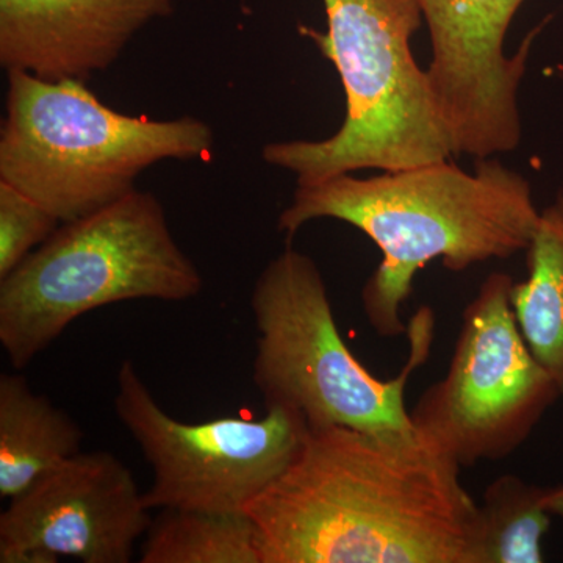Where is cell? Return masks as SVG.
<instances>
[{
  "mask_svg": "<svg viewBox=\"0 0 563 563\" xmlns=\"http://www.w3.org/2000/svg\"><path fill=\"white\" fill-rule=\"evenodd\" d=\"M417 429H309L246 507L262 563H468L477 503Z\"/></svg>",
  "mask_w": 563,
  "mask_h": 563,
  "instance_id": "6da1fadb",
  "label": "cell"
},
{
  "mask_svg": "<svg viewBox=\"0 0 563 563\" xmlns=\"http://www.w3.org/2000/svg\"><path fill=\"white\" fill-rule=\"evenodd\" d=\"M336 220L365 233L383 261L362 288L366 321L377 335H406L404 302L415 274L429 262L462 273L506 261L531 244L540 220L529 181L496 158H477L474 173L448 161L296 184L277 229L292 239L303 225Z\"/></svg>",
  "mask_w": 563,
  "mask_h": 563,
  "instance_id": "7a4b0ae2",
  "label": "cell"
},
{
  "mask_svg": "<svg viewBox=\"0 0 563 563\" xmlns=\"http://www.w3.org/2000/svg\"><path fill=\"white\" fill-rule=\"evenodd\" d=\"M213 144V131L199 118L131 117L99 101L85 81L7 70L0 180L62 224L120 201L151 166L202 161Z\"/></svg>",
  "mask_w": 563,
  "mask_h": 563,
  "instance_id": "3957f363",
  "label": "cell"
},
{
  "mask_svg": "<svg viewBox=\"0 0 563 563\" xmlns=\"http://www.w3.org/2000/svg\"><path fill=\"white\" fill-rule=\"evenodd\" d=\"M328 33L318 46L339 73L346 96L342 128L324 140L273 141L263 161L312 184L362 172L450 161L428 73L415 62L422 14L413 0H322Z\"/></svg>",
  "mask_w": 563,
  "mask_h": 563,
  "instance_id": "277c9868",
  "label": "cell"
},
{
  "mask_svg": "<svg viewBox=\"0 0 563 563\" xmlns=\"http://www.w3.org/2000/svg\"><path fill=\"white\" fill-rule=\"evenodd\" d=\"M202 287L161 199L133 190L88 217L63 222L0 279V344L11 365L22 369L92 310L136 299L184 302Z\"/></svg>",
  "mask_w": 563,
  "mask_h": 563,
  "instance_id": "5b68a950",
  "label": "cell"
},
{
  "mask_svg": "<svg viewBox=\"0 0 563 563\" xmlns=\"http://www.w3.org/2000/svg\"><path fill=\"white\" fill-rule=\"evenodd\" d=\"M257 344L252 380L266 409H285L309 429L358 431L413 428L406 388L431 355L435 312L422 306L406 335L409 358L398 376L379 379L344 342L321 269L310 255L288 246L274 257L251 296Z\"/></svg>",
  "mask_w": 563,
  "mask_h": 563,
  "instance_id": "8992f818",
  "label": "cell"
},
{
  "mask_svg": "<svg viewBox=\"0 0 563 563\" xmlns=\"http://www.w3.org/2000/svg\"><path fill=\"white\" fill-rule=\"evenodd\" d=\"M514 279L492 273L462 314L443 379L410 410L413 428L462 468L512 455L561 398L515 318Z\"/></svg>",
  "mask_w": 563,
  "mask_h": 563,
  "instance_id": "52a82bcc",
  "label": "cell"
},
{
  "mask_svg": "<svg viewBox=\"0 0 563 563\" xmlns=\"http://www.w3.org/2000/svg\"><path fill=\"white\" fill-rule=\"evenodd\" d=\"M114 412L150 463V509L243 514L301 450L309 426L298 413L266 409L261 420H176L141 379L135 363L118 369Z\"/></svg>",
  "mask_w": 563,
  "mask_h": 563,
  "instance_id": "ba28073f",
  "label": "cell"
},
{
  "mask_svg": "<svg viewBox=\"0 0 563 563\" xmlns=\"http://www.w3.org/2000/svg\"><path fill=\"white\" fill-rule=\"evenodd\" d=\"M428 25V79L454 155L495 157L521 141L518 88L536 32L509 57L504 41L526 0H413Z\"/></svg>",
  "mask_w": 563,
  "mask_h": 563,
  "instance_id": "9c48e42d",
  "label": "cell"
},
{
  "mask_svg": "<svg viewBox=\"0 0 563 563\" xmlns=\"http://www.w3.org/2000/svg\"><path fill=\"white\" fill-rule=\"evenodd\" d=\"M150 510L121 459L80 451L10 499L0 515V562H132Z\"/></svg>",
  "mask_w": 563,
  "mask_h": 563,
  "instance_id": "30bf717a",
  "label": "cell"
},
{
  "mask_svg": "<svg viewBox=\"0 0 563 563\" xmlns=\"http://www.w3.org/2000/svg\"><path fill=\"white\" fill-rule=\"evenodd\" d=\"M176 0H0V65L46 80L90 79L111 68Z\"/></svg>",
  "mask_w": 563,
  "mask_h": 563,
  "instance_id": "8fae6325",
  "label": "cell"
},
{
  "mask_svg": "<svg viewBox=\"0 0 563 563\" xmlns=\"http://www.w3.org/2000/svg\"><path fill=\"white\" fill-rule=\"evenodd\" d=\"M84 432L21 374L0 376V498L13 499L80 453Z\"/></svg>",
  "mask_w": 563,
  "mask_h": 563,
  "instance_id": "7c38bea8",
  "label": "cell"
},
{
  "mask_svg": "<svg viewBox=\"0 0 563 563\" xmlns=\"http://www.w3.org/2000/svg\"><path fill=\"white\" fill-rule=\"evenodd\" d=\"M526 252L528 277L510 291L515 318L563 398V195L540 211Z\"/></svg>",
  "mask_w": 563,
  "mask_h": 563,
  "instance_id": "4fadbf2b",
  "label": "cell"
},
{
  "mask_svg": "<svg viewBox=\"0 0 563 563\" xmlns=\"http://www.w3.org/2000/svg\"><path fill=\"white\" fill-rule=\"evenodd\" d=\"M544 495L547 488L515 474L496 477L477 504L468 563L543 562V537L553 518Z\"/></svg>",
  "mask_w": 563,
  "mask_h": 563,
  "instance_id": "5bb4252c",
  "label": "cell"
},
{
  "mask_svg": "<svg viewBox=\"0 0 563 563\" xmlns=\"http://www.w3.org/2000/svg\"><path fill=\"white\" fill-rule=\"evenodd\" d=\"M141 563H262L257 526L246 514L163 510L140 547Z\"/></svg>",
  "mask_w": 563,
  "mask_h": 563,
  "instance_id": "9a60e30c",
  "label": "cell"
},
{
  "mask_svg": "<svg viewBox=\"0 0 563 563\" xmlns=\"http://www.w3.org/2000/svg\"><path fill=\"white\" fill-rule=\"evenodd\" d=\"M60 224L31 196L0 180V279L46 243Z\"/></svg>",
  "mask_w": 563,
  "mask_h": 563,
  "instance_id": "2e32d148",
  "label": "cell"
},
{
  "mask_svg": "<svg viewBox=\"0 0 563 563\" xmlns=\"http://www.w3.org/2000/svg\"><path fill=\"white\" fill-rule=\"evenodd\" d=\"M543 501L548 512L563 520V487L547 488Z\"/></svg>",
  "mask_w": 563,
  "mask_h": 563,
  "instance_id": "e0dca14e",
  "label": "cell"
}]
</instances>
